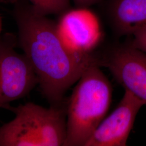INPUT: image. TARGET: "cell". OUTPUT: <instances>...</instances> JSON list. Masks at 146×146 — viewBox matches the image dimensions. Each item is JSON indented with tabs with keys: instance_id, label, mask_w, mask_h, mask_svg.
<instances>
[{
	"instance_id": "obj_1",
	"label": "cell",
	"mask_w": 146,
	"mask_h": 146,
	"mask_svg": "<svg viewBox=\"0 0 146 146\" xmlns=\"http://www.w3.org/2000/svg\"><path fill=\"white\" fill-rule=\"evenodd\" d=\"M16 19L20 44L51 105L63 104L66 92L89 67L102 66V60L91 53L68 50L59 37L57 24L33 7L20 12Z\"/></svg>"
},
{
	"instance_id": "obj_2",
	"label": "cell",
	"mask_w": 146,
	"mask_h": 146,
	"mask_svg": "<svg viewBox=\"0 0 146 146\" xmlns=\"http://www.w3.org/2000/svg\"><path fill=\"white\" fill-rule=\"evenodd\" d=\"M100 67L84 72L68 101L64 146H85L110 108L111 87Z\"/></svg>"
},
{
	"instance_id": "obj_3",
	"label": "cell",
	"mask_w": 146,
	"mask_h": 146,
	"mask_svg": "<svg viewBox=\"0 0 146 146\" xmlns=\"http://www.w3.org/2000/svg\"><path fill=\"white\" fill-rule=\"evenodd\" d=\"M4 108L15 117L0 127V146H64L67 119L63 104L47 108L28 102Z\"/></svg>"
},
{
	"instance_id": "obj_4",
	"label": "cell",
	"mask_w": 146,
	"mask_h": 146,
	"mask_svg": "<svg viewBox=\"0 0 146 146\" xmlns=\"http://www.w3.org/2000/svg\"><path fill=\"white\" fill-rule=\"evenodd\" d=\"M37 84L26 56L16 52L13 44L0 41V108L25 97Z\"/></svg>"
},
{
	"instance_id": "obj_5",
	"label": "cell",
	"mask_w": 146,
	"mask_h": 146,
	"mask_svg": "<svg viewBox=\"0 0 146 146\" xmlns=\"http://www.w3.org/2000/svg\"><path fill=\"white\" fill-rule=\"evenodd\" d=\"M145 104L125 90L115 110L104 117L85 146H125L136 115Z\"/></svg>"
},
{
	"instance_id": "obj_6",
	"label": "cell",
	"mask_w": 146,
	"mask_h": 146,
	"mask_svg": "<svg viewBox=\"0 0 146 146\" xmlns=\"http://www.w3.org/2000/svg\"><path fill=\"white\" fill-rule=\"evenodd\" d=\"M114 78L146 106V53L131 44L118 48L102 61Z\"/></svg>"
},
{
	"instance_id": "obj_7",
	"label": "cell",
	"mask_w": 146,
	"mask_h": 146,
	"mask_svg": "<svg viewBox=\"0 0 146 146\" xmlns=\"http://www.w3.org/2000/svg\"><path fill=\"white\" fill-rule=\"evenodd\" d=\"M57 29L63 45L77 54L90 53L101 36L97 17L86 8L64 14L57 23Z\"/></svg>"
},
{
	"instance_id": "obj_8",
	"label": "cell",
	"mask_w": 146,
	"mask_h": 146,
	"mask_svg": "<svg viewBox=\"0 0 146 146\" xmlns=\"http://www.w3.org/2000/svg\"><path fill=\"white\" fill-rule=\"evenodd\" d=\"M110 17L121 35H131L146 25V0H111Z\"/></svg>"
},
{
	"instance_id": "obj_9",
	"label": "cell",
	"mask_w": 146,
	"mask_h": 146,
	"mask_svg": "<svg viewBox=\"0 0 146 146\" xmlns=\"http://www.w3.org/2000/svg\"><path fill=\"white\" fill-rule=\"evenodd\" d=\"M32 7L38 13L47 16L58 14L66 9L69 0H29Z\"/></svg>"
},
{
	"instance_id": "obj_10",
	"label": "cell",
	"mask_w": 146,
	"mask_h": 146,
	"mask_svg": "<svg viewBox=\"0 0 146 146\" xmlns=\"http://www.w3.org/2000/svg\"><path fill=\"white\" fill-rule=\"evenodd\" d=\"M131 35L133 36L131 44L146 53V25L136 31Z\"/></svg>"
},
{
	"instance_id": "obj_11",
	"label": "cell",
	"mask_w": 146,
	"mask_h": 146,
	"mask_svg": "<svg viewBox=\"0 0 146 146\" xmlns=\"http://www.w3.org/2000/svg\"><path fill=\"white\" fill-rule=\"evenodd\" d=\"M76 5L80 8H86L98 3L100 0H73Z\"/></svg>"
},
{
	"instance_id": "obj_12",
	"label": "cell",
	"mask_w": 146,
	"mask_h": 146,
	"mask_svg": "<svg viewBox=\"0 0 146 146\" xmlns=\"http://www.w3.org/2000/svg\"><path fill=\"white\" fill-rule=\"evenodd\" d=\"M2 17L0 15V34L2 31Z\"/></svg>"
}]
</instances>
